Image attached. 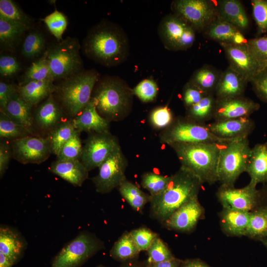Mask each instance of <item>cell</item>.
<instances>
[{
    "mask_svg": "<svg viewBox=\"0 0 267 267\" xmlns=\"http://www.w3.org/2000/svg\"><path fill=\"white\" fill-rule=\"evenodd\" d=\"M85 54L94 62L105 67L118 66L130 55L128 37L118 25L108 21L94 26L83 44Z\"/></svg>",
    "mask_w": 267,
    "mask_h": 267,
    "instance_id": "cell-1",
    "label": "cell"
},
{
    "mask_svg": "<svg viewBox=\"0 0 267 267\" xmlns=\"http://www.w3.org/2000/svg\"><path fill=\"white\" fill-rule=\"evenodd\" d=\"M202 184L196 177L180 168L172 176L170 181L162 193L151 197L152 217L164 223L181 206L198 197Z\"/></svg>",
    "mask_w": 267,
    "mask_h": 267,
    "instance_id": "cell-2",
    "label": "cell"
},
{
    "mask_svg": "<svg viewBox=\"0 0 267 267\" xmlns=\"http://www.w3.org/2000/svg\"><path fill=\"white\" fill-rule=\"evenodd\" d=\"M222 144L180 143L170 146L177 154L180 168L196 177L202 183L213 184L218 181V165Z\"/></svg>",
    "mask_w": 267,
    "mask_h": 267,
    "instance_id": "cell-3",
    "label": "cell"
},
{
    "mask_svg": "<svg viewBox=\"0 0 267 267\" xmlns=\"http://www.w3.org/2000/svg\"><path fill=\"white\" fill-rule=\"evenodd\" d=\"M133 95L123 79L107 76L97 82L91 99L98 113L109 121L121 117L130 109Z\"/></svg>",
    "mask_w": 267,
    "mask_h": 267,
    "instance_id": "cell-4",
    "label": "cell"
},
{
    "mask_svg": "<svg viewBox=\"0 0 267 267\" xmlns=\"http://www.w3.org/2000/svg\"><path fill=\"white\" fill-rule=\"evenodd\" d=\"M99 79L94 70L81 71L64 80L57 88L60 100L69 114L75 117L88 105Z\"/></svg>",
    "mask_w": 267,
    "mask_h": 267,
    "instance_id": "cell-5",
    "label": "cell"
},
{
    "mask_svg": "<svg viewBox=\"0 0 267 267\" xmlns=\"http://www.w3.org/2000/svg\"><path fill=\"white\" fill-rule=\"evenodd\" d=\"M80 49L78 40L70 37L49 47L45 54L54 81L65 80L81 72L83 61Z\"/></svg>",
    "mask_w": 267,
    "mask_h": 267,
    "instance_id": "cell-6",
    "label": "cell"
},
{
    "mask_svg": "<svg viewBox=\"0 0 267 267\" xmlns=\"http://www.w3.org/2000/svg\"><path fill=\"white\" fill-rule=\"evenodd\" d=\"M251 148L248 137L238 138L222 145L218 165V181L222 185H233L246 172Z\"/></svg>",
    "mask_w": 267,
    "mask_h": 267,
    "instance_id": "cell-7",
    "label": "cell"
},
{
    "mask_svg": "<svg viewBox=\"0 0 267 267\" xmlns=\"http://www.w3.org/2000/svg\"><path fill=\"white\" fill-rule=\"evenodd\" d=\"M103 247V243L93 234L82 232L57 254L51 267H80Z\"/></svg>",
    "mask_w": 267,
    "mask_h": 267,
    "instance_id": "cell-8",
    "label": "cell"
},
{
    "mask_svg": "<svg viewBox=\"0 0 267 267\" xmlns=\"http://www.w3.org/2000/svg\"><path fill=\"white\" fill-rule=\"evenodd\" d=\"M235 139L216 136L206 125L182 120L176 122L161 136L162 141L169 145L180 143L224 144Z\"/></svg>",
    "mask_w": 267,
    "mask_h": 267,
    "instance_id": "cell-9",
    "label": "cell"
},
{
    "mask_svg": "<svg viewBox=\"0 0 267 267\" xmlns=\"http://www.w3.org/2000/svg\"><path fill=\"white\" fill-rule=\"evenodd\" d=\"M195 30L174 13L165 16L158 27V33L164 47L172 51L185 50L195 40Z\"/></svg>",
    "mask_w": 267,
    "mask_h": 267,
    "instance_id": "cell-10",
    "label": "cell"
},
{
    "mask_svg": "<svg viewBox=\"0 0 267 267\" xmlns=\"http://www.w3.org/2000/svg\"><path fill=\"white\" fill-rule=\"evenodd\" d=\"M171 9L195 31L204 32L217 18L216 5L206 0H176L172 1Z\"/></svg>",
    "mask_w": 267,
    "mask_h": 267,
    "instance_id": "cell-11",
    "label": "cell"
},
{
    "mask_svg": "<svg viewBox=\"0 0 267 267\" xmlns=\"http://www.w3.org/2000/svg\"><path fill=\"white\" fill-rule=\"evenodd\" d=\"M126 159L120 146L116 149L98 167V173L92 180L96 190L107 193L118 187L126 179Z\"/></svg>",
    "mask_w": 267,
    "mask_h": 267,
    "instance_id": "cell-12",
    "label": "cell"
},
{
    "mask_svg": "<svg viewBox=\"0 0 267 267\" xmlns=\"http://www.w3.org/2000/svg\"><path fill=\"white\" fill-rule=\"evenodd\" d=\"M119 146L117 138L109 132L95 133L86 140L81 162L89 171L98 168Z\"/></svg>",
    "mask_w": 267,
    "mask_h": 267,
    "instance_id": "cell-13",
    "label": "cell"
},
{
    "mask_svg": "<svg viewBox=\"0 0 267 267\" xmlns=\"http://www.w3.org/2000/svg\"><path fill=\"white\" fill-rule=\"evenodd\" d=\"M12 150L13 157L23 164L41 163L52 152L48 138L30 136L14 140Z\"/></svg>",
    "mask_w": 267,
    "mask_h": 267,
    "instance_id": "cell-14",
    "label": "cell"
},
{
    "mask_svg": "<svg viewBox=\"0 0 267 267\" xmlns=\"http://www.w3.org/2000/svg\"><path fill=\"white\" fill-rule=\"evenodd\" d=\"M260 192L256 186L250 183L246 186L236 188L233 185H221L218 198L223 208L251 212L258 204Z\"/></svg>",
    "mask_w": 267,
    "mask_h": 267,
    "instance_id": "cell-15",
    "label": "cell"
},
{
    "mask_svg": "<svg viewBox=\"0 0 267 267\" xmlns=\"http://www.w3.org/2000/svg\"><path fill=\"white\" fill-rule=\"evenodd\" d=\"M230 66L248 82H251L264 69L249 50L246 44H234L220 43Z\"/></svg>",
    "mask_w": 267,
    "mask_h": 267,
    "instance_id": "cell-16",
    "label": "cell"
},
{
    "mask_svg": "<svg viewBox=\"0 0 267 267\" xmlns=\"http://www.w3.org/2000/svg\"><path fill=\"white\" fill-rule=\"evenodd\" d=\"M260 108V104L242 96L217 99L213 118L215 121L249 117Z\"/></svg>",
    "mask_w": 267,
    "mask_h": 267,
    "instance_id": "cell-17",
    "label": "cell"
},
{
    "mask_svg": "<svg viewBox=\"0 0 267 267\" xmlns=\"http://www.w3.org/2000/svg\"><path fill=\"white\" fill-rule=\"evenodd\" d=\"M204 214V208L196 197L179 208L163 223L169 229L189 232L195 228Z\"/></svg>",
    "mask_w": 267,
    "mask_h": 267,
    "instance_id": "cell-18",
    "label": "cell"
},
{
    "mask_svg": "<svg viewBox=\"0 0 267 267\" xmlns=\"http://www.w3.org/2000/svg\"><path fill=\"white\" fill-rule=\"evenodd\" d=\"M216 136L225 139L248 137L253 130V122L249 117L215 121L207 125Z\"/></svg>",
    "mask_w": 267,
    "mask_h": 267,
    "instance_id": "cell-19",
    "label": "cell"
},
{
    "mask_svg": "<svg viewBox=\"0 0 267 267\" xmlns=\"http://www.w3.org/2000/svg\"><path fill=\"white\" fill-rule=\"evenodd\" d=\"M248 81L241 75L228 66L222 72L215 90L217 99L242 96Z\"/></svg>",
    "mask_w": 267,
    "mask_h": 267,
    "instance_id": "cell-20",
    "label": "cell"
},
{
    "mask_svg": "<svg viewBox=\"0 0 267 267\" xmlns=\"http://www.w3.org/2000/svg\"><path fill=\"white\" fill-rule=\"evenodd\" d=\"M72 121L76 130L79 132H109V121L98 113L91 99L88 105Z\"/></svg>",
    "mask_w": 267,
    "mask_h": 267,
    "instance_id": "cell-21",
    "label": "cell"
},
{
    "mask_svg": "<svg viewBox=\"0 0 267 267\" xmlns=\"http://www.w3.org/2000/svg\"><path fill=\"white\" fill-rule=\"evenodd\" d=\"M204 33L208 38L220 44H244L247 42L241 31L218 17L207 27Z\"/></svg>",
    "mask_w": 267,
    "mask_h": 267,
    "instance_id": "cell-22",
    "label": "cell"
},
{
    "mask_svg": "<svg viewBox=\"0 0 267 267\" xmlns=\"http://www.w3.org/2000/svg\"><path fill=\"white\" fill-rule=\"evenodd\" d=\"M216 6L218 18L230 23L241 31L248 28L249 20L240 1L218 0Z\"/></svg>",
    "mask_w": 267,
    "mask_h": 267,
    "instance_id": "cell-23",
    "label": "cell"
},
{
    "mask_svg": "<svg viewBox=\"0 0 267 267\" xmlns=\"http://www.w3.org/2000/svg\"><path fill=\"white\" fill-rule=\"evenodd\" d=\"M50 171L73 185L80 186L87 178L89 171L79 160H58L52 163Z\"/></svg>",
    "mask_w": 267,
    "mask_h": 267,
    "instance_id": "cell-24",
    "label": "cell"
},
{
    "mask_svg": "<svg viewBox=\"0 0 267 267\" xmlns=\"http://www.w3.org/2000/svg\"><path fill=\"white\" fill-rule=\"evenodd\" d=\"M245 172L250 177L249 183L254 186L267 182V141L251 148Z\"/></svg>",
    "mask_w": 267,
    "mask_h": 267,
    "instance_id": "cell-25",
    "label": "cell"
},
{
    "mask_svg": "<svg viewBox=\"0 0 267 267\" xmlns=\"http://www.w3.org/2000/svg\"><path fill=\"white\" fill-rule=\"evenodd\" d=\"M250 220V212L223 208L221 224L224 232L230 235H245Z\"/></svg>",
    "mask_w": 267,
    "mask_h": 267,
    "instance_id": "cell-26",
    "label": "cell"
},
{
    "mask_svg": "<svg viewBox=\"0 0 267 267\" xmlns=\"http://www.w3.org/2000/svg\"><path fill=\"white\" fill-rule=\"evenodd\" d=\"M32 106L20 96L18 91L0 111L31 132L33 124Z\"/></svg>",
    "mask_w": 267,
    "mask_h": 267,
    "instance_id": "cell-27",
    "label": "cell"
},
{
    "mask_svg": "<svg viewBox=\"0 0 267 267\" xmlns=\"http://www.w3.org/2000/svg\"><path fill=\"white\" fill-rule=\"evenodd\" d=\"M25 243L14 229L6 226L0 228V253L14 264L21 257L25 249Z\"/></svg>",
    "mask_w": 267,
    "mask_h": 267,
    "instance_id": "cell-28",
    "label": "cell"
},
{
    "mask_svg": "<svg viewBox=\"0 0 267 267\" xmlns=\"http://www.w3.org/2000/svg\"><path fill=\"white\" fill-rule=\"evenodd\" d=\"M17 89L20 96L33 106L51 95L57 87L51 82L30 81L21 85Z\"/></svg>",
    "mask_w": 267,
    "mask_h": 267,
    "instance_id": "cell-29",
    "label": "cell"
},
{
    "mask_svg": "<svg viewBox=\"0 0 267 267\" xmlns=\"http://www.w3.org/2000/svg\"><path fill=\"white\" fill-rule=\"evenodd\" d=\"M62 114L60 106L51 94L37 108L35 120L38 126L42 129H53L60 123Z\"/></svg>",
    "mask_w": 267,
    "mask_h": 267,
    "instance_id": "cell-30",
    "label": "cell"
},
{
    "mask_svg": "<svg viewBox=\"0 0 267 267\" xmlns=\"http://www.w3.org/2000/svg\"><path fill=\"white\" fill-rule=\"evenodd\" d=\"M118 188L123 198L137 212H141L147 203L150 202V195L145 194L137 185L127 179Z\"/></svg>",
    "mask_w": 267,
    "mask_h": 267,
    "instance_id": "cell-31",
    "label": "cell"
},
{
    "mask_svg": "<svg viewBox=\"0 0 267 267\" xmlns=\"http://www.w3.org/2000/svg\"><path fill=\"white\" fill-rule=\"evenodd\" d=\"M222 72L209 65L195 70L189 81L208 93L214 92Z\"/></svg>",
    "mask_w": 267,
    "mask_h": 267,
    "instance_id": "cell-32",
    "label": "cell"
},
{
    "mask_svg": "<svg viewBox=\"0 0 267 267\" xmlns=\"http://www.w3.org/2000/svg\"><path fill=\"white\" fill-rule=\"evenodd\" d=\"M246 236L261 241L267 238V206L256 208L250 212Z\"/></svg>",
    "mask_w": 267,
    "mask_h": 267,
    "instance_id": "cell-33",
    "label": "cell"
},
{
    "mask_svg": "<svg viewBox=\"0 0 267 267\" xmlns=\"http://www.w3.org/2000/svg\"><path fill=\"white\" fill-rule=\"evenodd\" d=\"M139 252L130 232L126 231L114 243L110 254L117 260L127 261L136 258Z\"/></svg>",
    "mask_w": 267,
    "mask_h": 267,
    "instance_id": "cell-34",
    "label": "cell"
},
{
    "mask_svg": "<svg viewBox=\"0 0 267 267\" xmlns=\"http://www.w3.org/2000/svg\"><path fill=\"white\" fill-rule=\"evenodd\" d=\"M77 131L72 121L60 122L55 127L47 137L52 153L57 156L62 147Z\"/></svg>",
    "mask_w": 267,
    "mask_h": 267,
    "instance_id": "cell-35",
    "label": "cell"
},
{
    "mask_svg": "<svg viewBox=\"0 0 267 267\" xmlns=\"http://www.w3.org/2000/svg\"><path fill=\"white\" fill-rule=\"evenodd\" d=\"M216 98L214 92L208 93L197 103L187 108V115L192 120L202 122L213 118Z\"/></svg>",
    "mask_w": 267,
    "mask_h": 267,
    "instance_id": "cell-36",
    "label": "cell"
},
{
    "mask_svg": "<svg viewBox=\"0 0 267 267\" xmlns=\"http://www.w3.org/2000/svg\"><path fill=\"white\" fill-rule=\"evenodd\" d=\"M30 81H54L45 53L41 58L32 63L28 68L21 85Z\"/></svg>",
    "mask_w": 267,
    "mask_h": 267,
    "instance_id": "cell-37",
    "label": "cell"
},
{
    "mask_svg": "<svg viewBox=\"0 0 267 267\" xmlns=\"http://www.w3.org/2000/svg\"><path fill=\"white\" fill-rule=\"evenodd\" d=\"M29 27L0 17V41L6 47H12Z\"/></svg>",
    "mask_w": 267,
    "mask_h": 267,
    "instance_id": "cell-38",
    "label": "cell"
},
{
    "mask_svg": "<svg viewBox=\"0 0 267 267\" xmlns=\"http://www.w3.org/2000/svg\"><path fill=\"white\" fill-rule=\"evenodd\" d=\"M30 133L26 128L14 121L3 112L0 111V138L16 140L28 136V134Z\"/></svg>",
    "mask_w": 267,
    "mask_h": 267,
    "instance_id": "cell-39",
    "label": "cell"
},
{
    "mask_svg": "<svg viewBox=\"0 0 267 267\" xmlns=\"http://www.w3.org/2000/svg\"><path fill=\"white\" fill-rule=\"evenodd\" d=\"M0 17L27 27L30 23V18L11 0H0Z\"/></svg>",
    "mask_w": 267,
    "mask_h": 267,
    "instance_id": "cell-40",
    "label": "cell"
},
{
    "mask_svg": "<svg viewBox=\"0 0 267 267\" xmlns=\"http://www.w3.org/2000/svg\"><path fill=\"white\" fill-rule=\"evenodd\" d=\"M171 176H164L154 173L144 174L141 178L142 186L147 190L151 197L159 195L167 187Z\"/></svg>",
    "mask_w": 267,
    "mask_h": 267,
    "instance_id": "cell-41",
    "label": "cell"
},
{
    "mask_svg": "<svg viewBox=\"0 0 267 267\" xmlns=\"http://www.w3.org/2000/svg\"><path fill=\"white\" fill-rule=\"evenodd\" d=\"M77 131L72 137L62 147L57 156L58 160H76L81 158L83 147Z\"/></svg>",
    "mask_w": 267,
    "mask_h": 267,
    "instance_id": "cell-42",
    "label": "cell"
},
{
    "mask_svg": "<svg viewBox=\"0 0 267 267\" xmlns=\"http://www.w3.org/2000/svg\"><path fill=\"white\" fill-rule=\"evenodd\" d=\"M44 37L40 33H30L24 40L21 49L22 54L28 58H34L44 50Z\"/></svg>",
    "mask_w": 267,
    "mask_h": 267,
    "instance_id": "cell-43",
    "label": "cell"
},
{
    "mask_svg": "<svg viewBox=\"0 0 267 267\" xmlns=\"http://www.w3.org/2000/svg\"><path fill=\"white\" fill-rule=\"evenodd\" d=\"M158 90L156 82L152 78L141 80L132 89L133 94L143 102H150L155 100Z\"/></svg>",
    "mask_w": 267,
    "mask_h": 267,
    "instance_id": "cell-44",
    "label": "cell"
},
{
    "mask_svg": "<svg viewBox=\"0 0 267 267\" xmlns=\"http://www.w3.org/2000/svg\"><path fill=\"white\" fill-rule=\"evenodd\" d=\"M42 20L58 41L62 40L63 34L67 26V18L63 13L55 10Z\"/></svg>",
    "mask_w": 267,
    "mask_h": 267,
    "instance_id": "cell-45",
    "label": "cell"
},
{
    "mask_svg": "<svg viewBox=\"0 0 267 267\" xmlns=\"http://www.w3.org/2000/svg\"><path fill=\"white\" fill-rule=\"evenodd\" d=\"M148 265L160 263L174 258L166 243L159 237L148 249Z\"/></svg>",
    "mask_w": 267,
    "mask_h": 267,
    "instance_id": "cell-46",
    "label": "cell"
},
{
    "mask_svg": "<svg viewBox=\"0 0 267 267\" xmlns=\"http://www.w3.org/2000/svg\"><path fill=\"white\" fill-rule=\"evenodd\" d=\"M247 46L256 60L265 69L267 67V36L247 40Z\"/></svg>",
    "mask_w": 267,
    "mask_h": 267,
    "instance_id": "cell-47",
    "label": "cell"
},
{
    "mask_svg": "<svg viewBox=\"0 0 267 267\" xmlns=\"http://www.w3.org/2000/svg\"><path fill=\"white\" fill-rule=\"evenodd\" d=\"M251 2L258 35L267 33V0H252Z\"/></svg>",
    "mask_w": 267,
    "mask_h": 267,
    "instance_id": "cell-48",
    "label": "cell"
},
{
    "mask_svg": "<svg viewBox=\"0 0 267 267\" xmlns=\"http://www.w3.org/2000/svg\"><path fill=\"white\" fill-rule=\"evenodd\" d=\"M139 251L147 250L158 234L146 227H140L130 232Z\"/></svg>",
    "mask_w": 267,
    "mask_h": 267,
    "instance_id": "cell-49",
    "label": "cell"
},
{
    "mask_svg": "<svg viewBox=\"0 0 267 267\" xmlns=\"http://www.w3.org/2000/svg\"><path fill=\"white\" fill-rule=\"evenodd\" d=\"M208 93L188 81L183 89L182 98L183 104L187 109L199 102Z\"/></svg>",
    "mask_w": 267,
    "mask_h": 267,
    "instance_id": "cell-50",
    "label": "cell"
},
{
    "mask_svg": "<svg viewBox=\"0 0 267 267\" xmlns=\"http://www.w3.org/2000/svg\"><path fill=\"white\" fill-rule=\"evenodd\" d=\"M172 113L167 106L154 109L151 113L150 119L153 126L158 128H163L170 125L173 121Z\"/></svg>",
    "mask_w": 267,
    "mask_h": 267,
    "instance_id": "cell-51",
    "label": "cell"
},
{
    "mask_svg": "<svg viewBox=\"0 0 267 267\" xmlns=\"http://www.w3.org/2000/svg\"><path fill=\"white\" fill-rule=\"evenodd\" d=\"M250 82L258 97L267 102V67L262 71Z\"/></svg>",
    "mask_w": 267,
    "mask_h": 267,
    "instance_id": "cell-52",
    "label": "cell"
},
{
    "mask_svg": "<svg viewBox=\"0 0 267 267\" xmlns=\"http://www.w3.org/2000/svg\"><path fill=\"white\" fill-rule=\"evenodd\" d=\"M20 69L16 59L11 55H2L0 57V74L2 76H10Z\"/></svg>",
    "mask_w": 267,
    "mask_h": 267,
    "instance_id": "cell-53",
    "label": "cell"
},
{
    "mask_svg": "<svg viewBox=\"0 0 267 267\" xmlns=\"http://www.w3.org/2000/svg\"><path fill=\"white\" fill-rule=\"evenodd\" d=\"M18 92V89L10 84L0 82V107L3 109L8 102Z\"/></svg>",
    "mask_w": 267,
    "mask_h": 267,
    "instance_id": "cell-54",
    "label": "cell"
},
{
    "mask_svg": "<svg viewBox=\"0 0 267 267\" xmlns=\"http://www.w3.org/2000/svg\"><path fill=\"white\" fill-rule=\"evenodd\" d=\"M12 154L10 145L5 141L0 143V176L1 178L7 170Z\"/></svg>",
    "mask_w": 267,
    "mask_h": 267,
    "instance_id": "cell-55",
    "label": "cell"
},
{
    "mask_svg": "<svg viewBox=\"0 0 267 267\" xmlns=\"http://www.w3.org/2000/svg\"><path fill=\"white\" fill-rule=\"evenodd\" d=\"M181 261L174 257L170 260L151 265H148V267H180Z\"/></svg>",
    "mask_w": 267,
    "mask_h": 267,
    "instance_id": "cell-56",
    "label": "cell"
},
{
    "mask_svg": "<svg viewBox=\"0 0 267 267\" xmlns=\"http://www.w3.org/2000/svg\"><path fill=\"white\" fill-rule=\"evenodd\" d=\"M180 267H211L202 261L195 259H188L181 261Z\"/></svg>",
    "mask_w": 267,
    "mask_h": 267,
    "instance_id": "cell-57",
    "label": "cell"
},
{
    "mask_svg": "<svg viewBox=\"0 0 267 267\" xmlns=\"http://www.w3.org/2000/svg\"><path fill=\"white\" fill-rule=\"evenodd\" d=\"M14 264L8 258L0 253V267H12Z\"/></svg>",
    "mask_w": 267,
    "mask_h": 267,
    "instance_id": "cell-58",
    "label": "cell"
},
{
    "mask_svg": "<svg viewBox=\"0 0 267 267\" xmlns=\"http://www.w3.org/2000/svg\"><path fill=\"white\" fill-rule=\"evenodd\" d=\"M120 267H145V266L137 263L130 262L127 264L121 266Z\"/></svg>",
    "mask_w": 267,
    "mask_h": 267,
    "instance_id": "cell-59",
    "label": "cell"
},
{
    "mask_svg": "<svg viewBox=\"0 0 267 267\" xmlns=\"http://www.w3.org/2000/svg\"><path fill=\"white\" fill-rule=\"evenodd\" d=\"M262 241L263 242L264 245L267 248V238L264 239L263 240H262Z\"/></svg>",
    "mask_w": 267,
    "mask_h": 267,
    "instance_id": "cell-60",
    "label": "cell"
},
{
    "mask_svg": "<svg viewBox=\"0 0 267 267\" xmlns=\"http://www.w3.org/2000/svg\"><path fill=\"white\" fill-rule=\"evenodd\" d=\"M97 267H104V266H98Z\"/></svg>",
    "mask_w": 267,
    "mask_h": 267,
    "instance_id": "cell-61",
    "label": "cell"
}]
</instances>
